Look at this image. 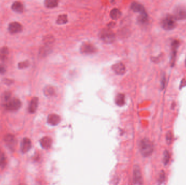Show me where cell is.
I'll list each match as a JSON object with an SVG mask.
<instances>
[{"label": "cell", "mask_w": 186, "mask_h": 185, "mask_svg": "<svg viewBox=\"0 0 186 185\" xmlns=\"http://www.w3.org/2000/svg\"><path fill=\"white\" fill-rule=\"evenodd\" d=\"M154 147L152 142L148 139H144L140 141L139 149L144 157H148L153 153Z\"/></svg>", "instance_id": "cell-1"}, {"label": "cell", "mask_w": 186, "mask_h": 185, "mask_svg": "<svg viewBox=\"0 0 186 185\" xmlns=\"http://www.w3.org/2000/svg\"><path fill=\"white\" fill-rule=\"evenodd\" d=\"M161 27L166 30H171L176 27L175 19L171 16H166L164 17L160 23Z\"/></svg>", "instance_id": "cell-2"}, {"label": "cell", "mask_w": 186, "mask_h": 185, "mask_svg": "<svg viewBox=\"0 0 186 185\" xmlns=\"http://www.w3.org/2000/svg\"><path fill=\"white\" fill-rule=\"evenodd\" d=\"M100 36L101 40L107 44H111L114 42L115 39L114 33L109 29L102 30L100 34Z\"/></svg>", "instance_id": "cell-3"}, {"label": "cell", "mask_w": 186, "mask_h": 185, "mask_svg": "<svg viewBox=\"0 0 186 185\" xmlns=\"http://www.w3.org/2000/svg\"><path fill=\"white\" fill-rule=\"evenodd\" d=\"M21 107V102L19 99L13 98L8 101L5 104V107L7 110L15 111L18 110Z\"/></svg>", "instance_id": "cell-4"}, {"label": "cell", "mask_w": 186, "mask_h": 185, "mask_svg": "<svg viewBox=\"0 0 186 185\" xmlns=\"http://www.w3.org/2000/svg\"><path fill=\"white\" fill-rule=\"evenodd\" d=\"M133 182L135 185H142L143 184V180L139 166H136L133 171Z\"/></svg>", "instance_id": "cell-5"}, {"label": "cell", "mask_w": 186, "mask_h": 185, "mask_svg": "<svg viewBox=\"0 0 186 185\" xmlns=\"http://www.w3.org/2000/svg\"><path fill=\"white\" fill-rule=\"evenodd\" d=\"M97 49L90 43H84L80 47V51L85 54H91L96 52Z\"/></svg>", "instance_id": "cell-6"}, {"label": "cell", "mask_w": 186, "mask_h": 185, "mask_svg": "<svg viewBox=\"0 0 186 185\" xmlns=\"http://www.w3.org/2000/svg\"><path fill=\"white\" fill-rule=\"evenodd\" d=\"M174 19L177 20H183L186 19V9L182 7H177L174 11Z\"/></svg>", "instance_id": "cell-7"}, {"label": "cell", "mask_w": 186, "mask_h": 185, "mask_svg": "<svg viewBox=\"0 0 186 185\" xmlns=\"http://www.w3.org/2000/svg\"><path fill=\"white\" fill-rule=\"evenodd\" d=\"M179 45V42L178 40H174L171 44V57H170V63L171 67H173L175 65L177 49H178Z\"/></svg>", "instance_id": "cell-8"}, {"label": "cell", "mask_w": 186, "mask_h": 185, "mask_svg": "<svg viewBox=\"0 0 186 185\" xmlns=\"http://www.w3.org/2000/svg\"><path fill=\"white\" fill-rule=\"evenodd\" d=\"M4 142L6 144L7 146L10 149L14 150L15 148L16 145V140L12 135L8 134L4 137Z\"/></svg>", "instance_id": "cell-9"}, {"label": "cell", "mask_w": 186, "mask_h": 185, "mask_svg": "<svg viewBox=\"0 0 186 185\" xmlns=\"http://www.w3.org/2000/svg\"><path fill=\"white\" fill-rule=\"evenodd\" d=\"M23 30V26L18 22H12L8 26V31L12 34L19 33Z\"/></svg>", "instance_id": "cell-10"}, {"label": "cell", "mask_w": 186, "mask_h": 185, "mask_svg": "<svg viewBox=\"0 0 186 185\" xmlns=\"http://www.w3.org/2000/svg\"><path fill=\"white\" fill-rule=\"evenodd\" d=\"M32 147V142L28 138H24L21 144V150L23 153H27Z\"/></svg>", "instance_id": "cell-11"}, {"label": "cell", "mask_w": 186, "mask_h": 185, "mask_svg": "<svg viewBox=\"0 0 186 185\" xmlns=\"http://www.w3.org/2000/svg\"><path fill=\"white\" fill-rule=\"evenodd\" d=\"M112 68L115 73L119 75H123L126 71L125 66L121 62H117L115 64L112 66Z\"/></svg>", "instance_id": "cell-12"}, {"label": "cell", "mask_w": 186, "mask_h": 185, "mask_svg": "<svg viewBox=\"0 0 186 185\" xmlns=\"http://www.w3.org/2000/svg\"><path fill=\"white\" fill-rule=\"evenodd\" d=\"M61 117L57 114H50L47 117V122L50 125L57 126L61 122Z\"/></svg>", "instance_id": "cell-13"}, {"label": "cell", "mask_w": 186, "mask_h": 185, "mask_svg": "<svg viewBox=\"0 0 186 185\" xmlns=\"http://www.w3.org/2000/svg\"><path fill=\"white\" fill-rule=\"evenodd\" d=\"M40 143L43 149H49L52 146V140L49 137H44L40 140Z\"/></svg>", "instance_id": "cell-14"}, {"label": "cell", "mask_w": 186, "mask_h": 185, "mask_svg": "<svg viewBox=\"0 0 186 185\" xmlns=\"http://www.w3.org/2000/svg\"><path fill=\"white\" fill-rule=\"evenodd\" d=\"M38 102H39V100L38 98H33L31 100L29 104V107H28L29 113L34 114L36 112V110L38 108Z\"/></svg>", "instance_id": "cell-15"}, {"label": "cell", "mask_w": 186, "mask_h": 185, "mask_svg": "<svg viewBox=\"0 0 186 185\" xmlns=\"http://www.w3.org/2000/svg\"><path fill=\"white\" fill-rule=\"evenodd\" d=\"M12 9L14 12L17 13H22L24 10V6L23 3L19 1H15L12 5Z\"/></svg>", "instance_id": "cell-16"}, {"label": "cell", "mask_w": 186, "mask_h": 185, "mask_svg": "<svg viewBox=\"0 0 186 185\" xmlns=\"http://www.w3.org/2000/svg\"><path fill=\"white\" fill-rule=\"evenodd\" d=\"M131 8L134 12L140 13H143L145 11V8L141 4L137 2H133L132 3L131 6Z\"/></svg>", "instance_id": "cell-17"}, {"label": "cell", "mask_w": 186, "mask_h": 185, "mask_svg": "<svg viewBox=\"0 0 186 185\" xmlns=\"http://www.w3.org/2000/svg\"><path fill=\"white\" fill-rule=\"evenodd\" d=\"M58 0H45L44 4L47 8H54L58 5Z\"/></svg>", "instance_id": "cell-18"}, {"label": "cell", "mask_w": 186, "mask_h": 185, "mask_svg": "<svg viewBox=\"0 0 186 185\" xmlns=\"http://www.w3.org/2000/svg\"><path fill=\"white\" fill-rule=\"evenodd\" d=\"M115 104L119 107L123 106L125 103V95L123 94H117L115 98Z\"/></svg>", "instance_id": "cell-19"}, {"label": "cell", "mask_w": 186, "mask_h": 185, "mask_svg": "<svg viewBox=\"0 0 186 185\" xmlns=\"http://www.w3.org/2000/svg\"><path fill=\"white\" fill-rule=\"evenodd\" d=\"M9 53V50L7 47H3L0 48V60L4 61L6 59Z\"/></svg>", "instance_id": "cell-20"}, {"label": "cell", "mask_w": 186, "mask_h": 185, "mask_svg": "<svg viewBox=\"0 0 186 185\" xmlns=\"http://www.w3.org/2000/svg\"><path fill=\"white\" fill-rule=\"evenodd\" d=\"M138 21L139 22L141 23V24H142V25H144V24H145L147 22V21H148V15L147 14L146 11L144 12L143 13H140V15L138 16Z\"/></svg>", "instance_id": "cell-21"}, {"label": "cell", "mask_w": 186, "mask_h": 185, "mask_svg": "<svg viewBox=\"0 0 186 185\" xmlns=\"http://www.w3.org/2000/svg\"><path fill=\"white\" fill-rule=\"evenodd\" d=\"M121 13L120 10L117 8H114L111 10L110 13V16L111 18L113 20H117L120 17Z\"/></svg>", "instance_id": "cell-22"}, {"label": "cell", "mask_w": 186, "mask_h": 185, "mask_svg": "<svg viewBox=\"0 0 186 185\" xmlns=\"http://www.w3.org/2000/svg\"><path fill=\"white\" fill-rule=\"evenodd\" d=\"M68 22V17L65 14H62L59 15L57 20L56 21V22L58 25H64Z\"/></svg>", "instance_id": "cell-23"}, {"label": "cell", "mask_w": 186, "mask_h": 185, "mask_svg": "<svg viewBox=\"0 0 186 185\" xmlns=\"http://www.w3.org/2000/svg\"><path fill=\"white\" fill-rule=\"evenodd\" d=\"M44 93L46 96L51 97L55 94V89L54 88L50 86H46L44 90Z\"/></svg>", "instance_id": "cell-24"}, {"label": "cell", "mask_w": 186, "mask_h": 185, "mask_svg": "<svg viewBox=\"0 0 186 185\" xmlns=\"http://www.w3.org/2000/svg\"><path fill=\"white\" fill-rule=\"evenodd\" d=\"M6 165V158L4 153L0 152V170H3Z\"/></svg>", "instance_id": "cell-25"}, {"label": "cell", "mask_w": 186, "mask_h": 185, "mask_svg": "<svg viewBox=\"0 0 186 185\" xmlns=\"http://www.w3.org/2000/svg\"><path fill=\"white\" fill-rule=\"evenodd\" d=\"M170 158V156L169 152L167 150H166L163 153V162L164 165L166 166L168 164V163L169 162Z\"/></svg>", "instance_id": "cell-26"}, {"label": "cell", "mask_w": 186, "mask_h": 185, "mask_svg": "<svg viewBox=\"0 0 186 185\" xmlns=\"http://www.w3.org/2000/svg\"><path fill=\"white\" fill-rule=\"evenodd\" d=\"M29 65H30L29 62L27 60H26V61H23V62H19L18 64V66L20 69H24V68H27L28 67H29Z\"/></svg>", "instance_id": "cell-27"}, {"label": "cell", "mask_w": 186, "mask_h": 185, "mask_svg": "<svg viewBox=\"0 0 186 185\" xmlns=\"http://www.w3.org/2000/svg\"><path fill=\"white\" fill-rule=\"evenodd\" d=\"M165 180H166V173L162 170L160 173L159 178L158 179V182L159 184H162L164 182Z\"/></svg>", "instance_id": "cell-28"}, {"label": "cell", "mask_w": 186, "mask_h": 185, "mask_svg": "<svg viewBox=\"0 0 186 185\" xmlns=\"http://www.w3.org/2000/svg\"><path fill=\"white\" fill-rule=\"evenodd\" d=\"M49 49H49V47L47 46V45H46L45 46H44V47H42V49H40V54L42 56H46L47 54H48V53L50 52Z\"/></svg>", "instance_id": "cell-29"}, {"label": "cell", "mask_w": 186, "mask_h": 185, "mask_svg": "<svg viewBox=\"0 0 186 185\" xmlns=\"http://www.w3.org/2000/svg\"><path fill=\"white\" fill-rule=\"evenodd\" d=\"M166 140L168 144H170L173 141V134L171 131H168L166 136Z\"/></svg>", "instance_id": "cell-30"}, {"label": "cell", "mask_w": 186, "mask_h": 185, "mask_svg": "<svg viewBox=\"0 0 186 185\" xmlns=\"http://www.w3.org/2000/svg\"><path fill=\"white\" fill-rule=\"evenodd\" d=\"M44 41L46 45H48L53 42V38L51 36H46L45 37V39H44Z\"/></svg>", "instance_id": "cell-31"}, {"label": "cell", "mask_w": 186, "mask_h": 185, "mask_svg": "<svg viewBox=\"0 0 186 185\" xmlns=\"http://www.w3.org/2000/svg\"><path fill=\"white\" fill-rule=\"evenodd\" d=\"M11 97V94L9 92H4L3 94V97H2V100L4 102H7L8 101L10 100V98Z\"/></svg>", "instance_id": "cell-32"}, {"label": "cell", "mask_w": 186, "mask_h": 185, "mask_svg": "<svg viewBox=\"0 0 186 185\" xmlns=\"http://www.w3.org/2000/svg\"><path fill=\"white\" fill-rule=\"evenodd\" d=\"M166 76H165V75H163V76L162 77V78H161V83H160L161 88H162V90H163L164 88H165V86H166Z\"/></svg>", "instance_id": "cell-33"}, {"label": "cell", "mask_w": 186, "mask_h": 185, "mask_svg": "<svg viewBox=\"0 0 186 185\" xmlns=\"http://www.w3.org/2000/svg\"><path fill=\"white\" fill-rule=\"evenodd\" d=\"M185 86H186V81L183 79L181 81V83L180 84V88H184Z\"/></svg>", "instance_id": "cell-34"}, {"label": "cell", "mask_w": 186, "mask_h": 185, "mask_svg": "<svg viewBox=\"0 0 186 185\" xmlns=\"http://www.w3.org/2000/svg\"><path fill=\"white\" fill-rule=\"evenodd\" d=\"M5 72H6V69H5V68H4V67H3V66H2L0 65V73H1V74H3V73H5Z\"/></svg>", "instance_id": "cell-35"}, {"label": "cell", "mask_w": 186, "mask_h": 185, "mask_svg": "<svg viewBox=\"0 0 186 185\" xmlns=\"http://www.w3.org/2000/svg\"><path fill=\"white\" fill-rule=\"evenodd\" d=\"M4 82H5V83H6L7 84L9 85L10 84H12L13 82H12V81H10L9 79H6V80H4Z\"/></svg>", "instance_id": "cell-36"}, {"label": "cell", "mask_w": 186, "mask_h": 185, "mask_svg": "<svg viewBox=\"0 0 186 185\" xmlns=\"http://www.w3.org/2000/svg\"><path fill=\"white\" fill-rule=\"evenodd\" d=\"M115 1V0H111V1H112V2H114Z\"/></svg>", "instance_id": "cell-37"}, {"label": "cell", "mask_w": 186, "mask_h": 185, "mask_svg": "<svg viewBox=\"0 0 186 185\" xmlns=\"http://www.w3.org/2000/svg\"></svg>", "instance_id": "cell-38"}]
</instances>
